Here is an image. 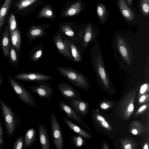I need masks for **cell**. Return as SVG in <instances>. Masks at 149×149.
<instances>
[{
	"label": "cell",
	"mask_w": 149,
	"mask_h": 149,
	"mask_svg": "<svg viewBox=\"0 0 149 149\" xmlns=\"http://www.w3.org/2000/svg\"><path fill=\"white\" fill-rule=\"evenodd\" d=\"M100 45L96 40L90 50L92 63L97 78L107 89H109L110 80L105 69Z\"/></svg>",
	"instance_id": "6da1fadb"
},
{
	"label": "cell",
	"mask_w": 149,
	"mask_h": 149,
	"mask_svg": "<svg viewBox=\"0 0 149 149\" xmlns=\"http://www.w3.org/2000/svg\"><path fill=\"white\" fill-rule=\"evenodd\" d=\"M0 109L2 114L8 136H13L15 130L20 126L21 121L18 115L13 111L3 100L0 99Z\"/></svg>",
	"instance_id": "7a4b0ae2"
},
{
	"label": "cell",
	"mask_w": 149,
	"mask_h": 149,
	"mask_svg": "<svg viewBox=\"0 0 149 149\" xmlns=\"http://www.w3.org/2000/svg\"><path fill=\"white\" fill-rule=\"evenodd\" d=\"M58 71L75 86L88 92L90 87L87 78L82 73L70 67L58 66Z\"/></svg>",
	"instance_id": "3957f363"
},
{
	"label": "cell",
	"mask_w": 149,
	"mask_h": 149,
	"mask_svg": "<svg viewBox=\"0 0 149 149\" xmlns=\"http://www.w3.org/2000/svg\"><path fill=\"white\" fill-rule=\"evenodd\" d=\"M8 78L12 89L22 102L29 106L37 108L36 102L31 94L15 78L10 76Z\"/></svg>",
	"instance_id": "277c9868"
},
{
	"label": "cell",
	"mask_w": 149,
	"mask_h": 149,
	"mask_svg": "<svg viewBox=\"0 0 149 149\" xmlns=\"http://www.w3.org/2000/svg\"><path fill=\"white\" fill-rule=\"evenodd\" d=\"M51 135L56 149H64V140L62 132L58 118L55 114L51 115Z\"/></svg>",
	"instance_id": "5b68a950"
},
{
	"label": "cell",
	"mask_w": 149,
	"mask_h": 149,
	"mask_svg": "<svg viewBox=\"0 0 149 149\" xmlns=\"http://www.w3.org/2000/svg\"><path fill=\"white\" fill-rule=\"evenodd\" d=\"M36 82L37 85H30L29 86V89L40 98L50 101L54 93L51 86L45 81H39Z\"/></svg>",
	"instance_id": "8992f818"
},
{
	"label": "cell",
	"mask_w": 149,
	"mask_h": 149,
	"mask_svg": "<svg viewBox=\"0 0 149 149\" xmlns=\"http://www.w3.org/2000/svg\"><path fill=\"white\" fill-rule=\"evenodd\" d=\"M14 77L18 80L35 82L41 81H47L55 78L52 76L37 72H21L14 75Z\"/></svg>",
	"instance_id": "52a82bcc"
},
{
	"label": "cell",
	"mask_w": 149,
	"mask_h": 149,
	"mask_svg": "<svg viewBox=\"0 0 149 149\" xmlns=\"http://www.w3.org/2000/svg\"><path fill=\"white\" fill-rule=\"evenodd\" d=\"M138 88L128 94L121 104V111L125 119H127L132 113L134 108V100Z\"/></svg>",
	"instance_id": "ba28073f"
},
{
	"label": "cell",
	"mask_w": 149,
	"mask_h": 149,
	"mask_svg": "<svg viewBox=\"0 0 149 149\" xmlns=\"http://www.w3.org/2000/svg\"><path fill=\"white\" fill-rule=\"evenodd\" d=\"M58 105L60 111L64 113L68 118L81 125L86 129L90 130L83 122L81 117L68 103L64 100H61L59 102Z\"/></svg>",
	"instance_id": "9c48e42d"
},
{
	"label": "cell",
	"mask_w": 149,
	"mask_h": 149,
	"mask_svg": "<svg viewBox=\"0 0 149 149\" xmlns=\"http://www.w3.org/2000/svg\"><path fill=\"white\" fill-rule=\"evenodd\" d=\"M79 42L81 43L84 50H85L95 39L96 34L91 26L88 24L79 32Z\"/></svg>",
	"instance_id": "30bf717a"
},
{
	"label": "cell",
	"mask_w": 149,
	"mask_h": 149,
	"mask_svg": "<svg viewBox=\"0 0 149 149\" xmlns=\"http://www.w3.org/2000/svg\"><path fill=\"white\" fill-rule=\"evenodd\" d=\"M61 95L68 99H80V93L72 86L65 82H61L57 86Z\"/></svg>",
	"instance_id": "8fae6325"
},
{
	"label": "cell",
	"mask_w": 149,
	"mask_h": 149,
	"mask_svg": "<svg viewBox=\"0 0 149 149\" xmlns=\"http://www.w3.org/2000/svg\"><path fill=\"white\" fill-rule=\"evenodd\" d=\"M64 42L70 59L76 62H81L82 57L76 43L68 39H65Z\"/></svg>",
	"instance_id": "7c38bea8"
},
{
	"label": "cell",
	"mask_w": 149,
	"mask_h": 149,
	"mask_svg": "<svg viewBox=\"0 0 149 149\" xmlns=\"http://www.w3.org/2000/svg\"><path fill=\"white\" fill-rule=\"evenodd\" d=\"M116 45L119 52L124 61L128 65H131L132 60L130 50L125 41L122 37L120 36L117 37Z\"/></svg>",
	"instance_id": "4fadbf2b"
},
{
	"label": "cell",
	"mask_w": 149,
	"mask_h": 149,
	"mask_svg": "<svg viewBox=\"0 0 149 149\" xmlns=\"http://www.w3.org/2000/svg\"><path fill=\"white\" fill-rule=\"evenodd\" d=\"M68 103L77 113L84 116L87 113L88 107V103L80 99H67Z\"/></svg>",
	"instance_id": "5bb4252c"
},
{
	"label": "cell",
	"mask_w": 149,
	"mask_h": 149,
	"mask_svg": "<svg viewBox=\"0 0 149 149\" xmlns=\"http://www.w3.org/2000/svg\"><path fill=\"white\" fill-rule=\"evenodd\" d=\"M38 133L40 143L42 149H50L48 133L46 125L40 122L38 125Z\"/></svg>",
	"instance_id": "9a60e30c"
},
{
	"label": "cell",
	"mask_w": 149,
	"mask_h": 149,
	"mask_svg": "<svg viewBox=\"0 0 149 149\" xmlns=\"http://www.w3.org/2000/svg\"><path fill=\"white\" fill-rule=\"evenodd\" d=\"M11 42L10 35L8 24L6 25L0 40V45L4 57L8 56Z\"/></svg>",
	"instance_id": "2e32d148"
},
{
	"label": "cell",
	"mask_w": 149,
	"mask_h": 149,
	"mask_svg": "<svg viewBox=\"0 0 149 149\" xmlns=\"http://www.w3.org/2000/svg\"><path fill=\"white\" fill-rule=\"evenodd\" d=\"M45 29L41 26H32L28 30L26 37L27 39V42H31L34 39L38 38H42L47 34L45 31Z\"/></svg>",
	"instance_id": "e0dca14e"
},
{
	"label": "cell",
	"mask_w": 149,
	"mask_h": 149,
	"mask_svg": "<svg viewBox=\"0 0 149 149\" xmlns=\"http://www.w3.org/2000/svg\"><path fill=\"white\" fill-rule=\"evenodd\" d=\"M62 116L63 122L68 128L74 133L87 139H90L92 138L91 135L88 132L76 125L63 115Z\"/></svg>",
	"instance_id": "ac0fdd59"
},
{
	"label": "cell",
	"mask_w": 149,
	"mask_h": 149,
	"mask_svg": "<svg viewBox=\"0 0 149 149\" xmlns=\"http://www.w3.org/2000/svg\"><path fill=\"white\" fill-rule=\"evenodd\" d=\"M44 48V47L42 43L33 46L29 52L30 61L33 62L38 61L43 55Z\"/></svg>",
	"instance_id": "d6986e66"
},
{
	"label": "cell",
	"mask_w": 149,
	"mask_h": 149,
	"mask_svg": "<svg viewBox=\"0 0 149 149\" xmlns=\"http://www.w3.org/2000/svg\"><path fill=\"white\" fill-rule=\"evenodd\" d=\"M13 0H5L0 8V36Z\"/></svg>",
	"instance_id": "ffe728a7"
},
{
	"label": "cell",
	"mask_w": 149,
	"mask_h": 149,
	"mask_svg": "<svg viewBox=\"0 0 149 149\" xmlns=\"http://www.w3.org/2000/svg\"><path fill=\"white\" fill-rule=\"evenodd\" d=\"M118 5L121 13L127 20L132 21L134 20V13L128 7L125 0H119Z\"/></svg>",
	"instance_id": "44dd1931"
},
{
	"label": "cell",
	"mask_w": 149,
	"mask_h": 149,
	"mask_svg": "<svg viewBox=\"0 0 149 149\" xmlns=\"http://www.w3.org/2000/svg\"><path fill=\"white\" fill-rule=\"evenodd\" d=\"M52 41L58 52L65 57L70 59L64 45V41L58 33H56L54 35L52 38Z\"/></svg>",
	"instance_id": "7402d4cb"
},
{
	"label": "cell",
	"mask_w": 149,
	"mask_h": 149,
	"mask_svg": "<svg viewBox=\"0 0 149 149\" xmlns=\"http://www.w3.org/2000/svg\"><path fill=\"white\" fill-rule=\"evenodd\" d=\"M11 42L17 51V53L20 52L21 42V34L17 27L10 34Z\"/></svg>",
	"instance_id": "603a6c76"
},
{
	"label": "cell",
	"mask_w": 149,
	"mask_h": 149,
	"mask_svg": "<svg viewBox=\"0 0 149 149\" xmlns=\"http://www.w3.org/2000/svg\"><path fill=\"white\" fill-rule=\"evenodd\" d=\"M36 139V132L33 128L28 130L24 138V146L26 148L31 147L35 142Z\"/></svg>",
	"instance_id": "cb8c5ba5"
},
{
	"label": "cell",
	"mask_w": 149,
	"mask_h": 149,
	"mask_svg": "<svg viewBox=\"0 0 149 149\" xmlns=\"http://www.w3.org/2000/svg\"><path fill=\"white\" fill-rule=\"evenodd\" d=\"M63 33L70 39L77 42H79V35L77 34L71 27L68 25H64L61 27Z\"/></svg>",
	"instance_id": "d4e9b609"
},
{
	"label": "cell",
	"mask_w": 149,
	"mask_h": 149,
	"mask_svg": "<svg viewBox=\"0 0 149 149\" xmlns=\"http://www.w3.org/2000/svg\"><path fill=\"white\" fill-rule=\"evenodd\" d=\"M17 52L11 42L9 51V62L13 67H17L19 65Z\"/></svg>",
	"instance_id": "484cf974"
},
{
	"label": "cell",
	"mask_w": 149,
	"mask_h": 149,
	"mask_svg": "<svg viewBox=\"0 0 149 149\" xmlns=\"http://www.w3.org/2000/svg\"><path fill=\"white\" fill-rule=\"evenodd\" d=\"M81 9V4L79 1L72 6L64 13L67 16H72L79 13Z\"/></svg>",
	"instance_id": "4316f807"
},
{
	"label": "cell",
	"mask_w": 149,
	"mask_h": 149,
	"mask_svg": "<svg viewBox=\"0 0 149 149\" xmlns=\"http://www.w3.org/2000/svg\"><path fill=\"white\" fill-rule=\"evenodd\" d=\"M97 12L100 20L103 24L105 22L107 14L105 6L102 4H99L97 6Z\"/></svg>",
	"instance_id": "83f0119b"
},
{
	"label": "cell",
	"mask_w": 149,
	"mask_h": 149,
	"mask_svg": "<svg viewBox=\"0 0 149 149\" xmlns=\"http://www.w3.org/2000/svg\"><path fill=\"white\" fill-rule=\"evenodd\" d=\"M70 138L71 143L77 148H79L84 144V139L79 135H78L76 136L72 135Z\"/></svg>",
	"instance_id": "f1b7e54d"
},
{
	"label": "cell",
	"mask_w": 149,
	"mask_h": 149,
	"mask_svg": "<svg viewBox=\"0 0 149 149\" xmlns=\"http://www.w3.org/2000/svg\"><path fill=\"white\" fill-rule=\"evenodd\" d=\"M141 8L143 16L148 17L149 12V0H141Z\"/></svg>",
	"instance_id": "f546056e"
},
{
	"label": "cell",
	"mask_w": 149,
	"mask_h": 149,
	"mask_svg": "<svg viewBox=\"0 0 149 149\" xmlns=\"http://www.w3.org/2000/svg\"><path fill=\"white\" fill-rule=\"evenodd\" d=\"M8 26L10 34L17 28L16 18L13 13L10 14L9 17Z\"/></svg>",
	"instance_id": "4dcf8cb0"
},
{
	"label": "cell",
	"mask_w": 149,
	"mask_h": 149,
	"mask_svg": "<svg viewBox=\"0 0 149 149\" xmlns=\"http://www.w3.org/2000/svg\"><path fill=\"white\" fill-rule=\"evenodd\" d=\"M23 137L21 136L18 137L15 142L13 149H22L23 147Z\"/></svg>",
	"instance_id": "1f68e13d"
},
{
	"label": "cell",
	"mask_w": 149,
	"mask_h": 149,
	"mask_svg": "<svg viewBox=\"0 0 149 149\" xmlns=\"http://www.w3.org/2000/svg\"><path fill=\"white\" fill-rule=\"evenodd\" d=\"M52 11L51 10L47 8H45L42 10L40 14V16L41 17H50L52 16Z\"/></svg>",
	"instance_id": "d6a6232c"
},
{
	"label": "cell",
	"mask_w": 149,
	"mask_h": 149,
	"mask_svg": "<svg viewBox=\"0 0 149 149\" xmlns=\"http://www.w3.org/2000/svg\"><path fill=\"white\" fill-rule=\"evenodd\" d=\"M148 85L147 84H145L141 87L140 90V93L141 94H144L148 89Z\"/></svg>",
	"instance_id": "836d02e7"
},
{
	"label": "cell",
	"mask_w": 149,
	"mask_h": 149,
	"mask_svg": "<svg viewBox=\"0 0 149 149\" xmlns=\"http://www.w3.org/2000/svg\"><path fill=\"white\" fill-rule=\"evenodd\" d=\"M100 107L102 109L105 110L109 108L110 105L106 102H103L101 104Z\"/></svg>",
	"instance_id": "e575fe53"
},
{
	"label": "cell",
	"mask_w": 149,
	"mask_h": 149,
	"mask_svg": "<svg viewBox=\"0 0 149 149\" xmlns=\"http://www.w3.org/2000/svg\"><path fill=\"white\" fill-rule=\"evenodd\" d=\"M101 122V125L104 128L109 129L110 126L107 122L105 120Z\"/></svg>",
	"instance_id": "d590c367"
},
{
	"label": "cell",
	"mask_w": 149,
	"mask_h": 149,
	"mask_svg": "<svg viewBox=\"0 0 149 149\" xmlns=\"http://www.w3.org/2000/svg\"><path fill=\"white\" fill-rule=\"evenodd\" d=\"M124 148L125 149H131L133 148L131 144L129 142L125 143L123 145Z\"/></svg>",
	"instance_id": "8d00e7d4"
},
{
	"label": "cell",
	"mask_w": 149,
	"mask_h": 149,
	"mask_svg": "<svg viewBox=\"0 0 149 149\" xmlns=\"http://www.w3.org/2000/svg\"><path fill=\"white\" fill-rule=\"evenodd\" d=\"M147 96L146 95H142L140 98L139 100V101L140 103H143V102L146 98Z\"/></svg>",
	"instance_id": "74e56055"
},
{
	"label": "cell",
	"mask_w": 149,
	"mask_h": 149,
	"mask_svg": "<svg viewBox=\"0 0 149 149\" xmlns=\"http://www.w3.org/2000/svg\"><path fill=\"white\" fill-rule=\"evenodd\" d=\"M1 123L0 120V136L1 137L3 140L4 136L3 128L1 126Z\"/></svg>",
	"instance_id": "f35d334b"
},
{
	"label": "cell",
	"mask_w": 149,
	"mask_h": 149,
	"mask_svg": "<svg viewBox=\"0 0 149 149\" xmlns=\"http://www.w3.org/2000/svg\"><path fill=\"white\" fill-rule=\"evenodd\" d=\"M146 104L144 105L141 106L138 110V112L140 113L144 110L147 107Z\"/></svg>",
	"instance_id": "ab89813d"
},
{
	"label": "cell",
	"mask_w": 149,
	"mask_h": 149,
	"mask_svg": "<svg viewBox=\"0 0 149 149\" xmlns=\"http://www.w3.org/2000/svg\"><path fill=\"white\" fill-rule=\"evenodd\" d=\"M96 118L97 120L100 122L105 120V118L99 115H97Z\"/></svg>",
	"instance_id": "60d3db41"
},
{
	"label": "cell",
	"mask_w": 149,
	"mask_h": 149,
	"mask_svg": "<svg viewBox=\"0 0 149 149\" xmlns=\"http://www.w3.org/2000/svg\"><path fill=\"white\" fill-rule=\"evenodd\" d=\"M4 141L3 139L0 136V146H1L4 145Z\"/></svg>",
	"instance_id": "b9f144b4"
},
{
	"label": "cell",
	"mask_w": 149,
	"mask_h": 149,
	"mask_svg": "<svg viewBox=\"0 0 149 149\" xmlns=\"http://www.w3.org/2000/svg\"><path fill=\"white\" fill-rule=\"evenodd\" d=\"M3 78L2 76V75L0 72V85H1L3 83Z\"/></svg>",
	"instance_id": "7bdbcfd3"
},
{
	"label": "cell",
	"mask_w": 149,
	"mask_h": 149,
	"mask_svg": "<svg viewBox=\"0 0 149 149\" xmlns=\"http://www.w3.org/2000/svg\"><path fill=\"white\" fill-rule=\"evenodd\" d=\"M132 133L134 135H136L138 134V131L136 129H134L132 130Z\"/></svg>",
	"instance_id": "ee69618b"
},
{
	"label": "cell",
	"mask_w": 149,
	"mask_h": 149,
	"mask_svg": "<svg viewBox=\"0 0 149 149\" xmlns=\"http://www.w3.org/2000/svg\"><path fill=\"white\" fill-rule=\"evenodd\" d=\"M126 1L128 4L130 6H131L132 3V0H126Z\"/></svg>",
	"instance_id": "f6af8a7d"
},
{
	"label": "cell",
	"mask_w": 149,
	"mask_h": 149,
	"mask_svg": "<svg viewBox=\"0 0 149 149\" xmlns=\"http://www.w3.org/2000/svg\"><path fill=\"white\" fill-rule=\"evenodd\" d=\"M143 149H148V145L147 144H146L144 145Z\"/></svg>",
	"instance_id": "bcb514c9"
},
{
	"label": "cell",
	"mask_w": 149,
	"mask_h": 149,
	"mask_svg": "<svg viewBox=\"0 0 149 149\" xmlns=\"http://www.w3.org/2000/svg\"></svg>",
	"instance_id": "7dc6e473"
}]
</instances>
